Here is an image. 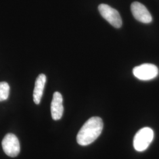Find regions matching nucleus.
Segmentation results:
<instances>
[{
    "label": "nucleus",
    "instance_id": "20e7f679",
    "mask_svg": "<svg viewBox=\"0 0 159 159\" xmlns=\"http://www.w3.org/2000/svg\"><path fill=\"white\" fill-rule=\"evenodd\" d=\"M100 14L114 27L119 29L122 25V19L119 12L107 4H102L98 6Z\"/></svg>",
    "mask_w": 159,
    "mask_h": 159
},
{
    "label": "nucleus",
    "instance_id": "0eeeda50",
    "mask_svg": "<svg viewBox=\"0 0 159 159\" xmlns=\"http://www.w3.org/2000/svg\"><path fill=\"white\" fill-rule=\"evenodd\" d=\"M63 101L62 95L59 92H55L51 103V117L54 120H58L63 116Z\"/></svg>",
    "mask_w": 159,
    "mask_h": 159
},
{
    "label": "nucleus",
    "instance_id": "423d86ee",
    "mask_svg": "<svg viewBox=\"0 0 159 159\" xmlns=\"http://www.w3.org/2000/svg\"><path fill=\"white\" fill-rule=\"evenodd\" d=\"M131 11L133 16L137 21L148 24L152 21V17L147 8L139 2H134L131 5Z\"/></svg>",
    "mask_w": 159,
    "mask_h": 159
},
{
    "label": "nucleus",
    "instance_id": "39448f33",
    "mask_svg": "<svg viewBox=\"0 0 159 159\" xmlns=\"http://www.w3.org/2000/svg\"><path fill=\"white\" fill-rule=\"evenodd\" d=\"M2 147L5 153L11 157L17 156L20 152L19 140L17 136L12 133H8L4 137Z\"/></svg>",
    "mask_w": 159,
    "mask_h": 159
},
{
    "label": "nucleus",
    "instance_id": "f03ea898",
    "mask_svg": "<svg viewBox=\"0 0 159 159\" xmlns=\"http://www.w3.org/2000/svg\"><path fill=\"white\" fill-rule=\"evenodd\" d=\"M154 138V132L150 127H144L138 131L134 137L133 145L137 152L146 150Z\"/></svg>",
    "mask_w": 159,
    "mask_h": 159
},
{
    "label": "nucleus",
    "instance_id": "1a4fd4ad",
    "mask_svg": "<svg viewBox=\"0 0 159 159\" xmlns=\"http://www.w3.org/2000/svg\"><path fill=\"white\" fill-rule=\"evenodd\" d=\"M10 86L5 81L0 82V102L6 100L9 96Z\"/></svg>",
    "mask_w": 159,
    "mask_h": 159
},
{
    "label": "nucleus",
    "instance_id": "7ed1b4c3",
    "mask_svg": "<svg viewBox=\"0 0 159 159\" xmlns=\"http://www.w3.org/2000/svg\"><path fill=\"white\" fill-rule=\"evenodd\" d=\"M133 73L137 79L148 81L154 79L159 74V69L153 64H143L133 68Z\"/></svg>",
    "mask_w": 159,
    "mask_h": 159
},
{
    "label": "nucleus",
    "instance_id": "6e6552de",
    "mask_svg": "<svg viewBox=\"0 0 159 159\" xmlns=\"http://www.w3.org/2000/svg\"><path fill=\"white\" fill-rule=\"evenodd\" d=\"M46 75L41 74L37 77L35 83L34 92H33V98L34 102L36 104H40L41 98L43 96L44 86L46 83Z\"/></svg>",
    "mask_w": 159,
    "mask_h": 159
},
{
    "label": "nucleus",
    "instance_id": "f257e3e1",
    "mask_svg": "<svg viewBox=\"0 0 159 159\" xmlns=\"http://www.w3.org/2000/svg\"><path fill=\"white\" fill-rule=\"evenodd\" d=\"M103 122L98 117H92L82 126L77 136V142L81 146H87L94 142L101 134Z\"/></svg>",
    "mask_w": 159,
    "mask_h": 159
}]
</instances>
